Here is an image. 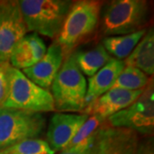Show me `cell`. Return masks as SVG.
Here are the masks:
<instances>
[{"mask_svg": "<svg viewBox=\"0 0 154 154\" xmlns=\"http://www.w3.org/2000/svg\"><path fill=\"white\" fill-rule=\"evenodd\" d=\"M6 89L0 107L37 113L55 110L51 94L11 64L6 68Z\"/></svg>", "mask_w": 154, "mask_h": 154, "instance_id": "cell-1", "label": "cell"}, {"mask_svg": "<svg viewBox=\"0 0 154 154\" xmlns=\"http://www.w3.org/2000/svg\"><path fill=\"white\" fill-rule=\"evenodd\" d=\"M51 87L55 110L75 112L85 109L88 84L77 66L75 51L65 57Z\"/></svg>", "mask_w": 154, "mask_h": 154, "instance_id": "cell-2", "label": "cell"}, {"mask_svg": "<svg viewBox=\"0 0 154 154\" xmlns=\"http://www.w3.org/2000/svg\"><path fill=\"white\" fill-rule=\"evenodd\" d=\"M101 1L82 0L72 4L56 42L66 57L77 45L94 33L100 18Z\"/></svg>", "mask_w": 154, "mask_h": 154, "instance_id": "cell-3", "label": "cell"}, {"mask_svg": "<svg viewBox=\"0 0 154 154\" xmlns=\"http://www.w3.org/2000/svg\"><path fill=\"white\" fill-rule=\"evenodd\" d=\"M19 7L28 32L57 37L73 2L67 0H21Z\"/></svg>", "mask_w": 154, "mask_h": 154, "instance_id": "cell-4", "label": "cell"}, {"mask_svg": "<svg viewBox=\"0 0 154 154\" xmlns=\"http://www.w3.org/2000/svg\"><path fill=\"white\" fill-rule=\"evenodd\" d=\"M150 14L148 2L115 0L106 7L102 20L105 35H126L144 29Z\"/></svg>", "mask_w": 154, "mask_h": 154, "instance_id": "cell-5", "label": "cell"}, {"mask_svg": "<svg viewBox=\"0 0 154 154\" xmlns=\"http://www.w3.org/2000/svg\"><path fill=\"white\" fill-rule=\"evenodd\" d=\"M45 125L42 113L0 107V151L22 140L37 139Z\"/></svg>", "mask_w": 154, "mask_h": 154, "instance_id": "cell-6", "label": "cell"}, {"mask_svg": "<svg viewBox=\"0 0 154 154\" xmlns=\"http://www.w3.org/2000/svg\"><path fill=\"white\" fill-rule=\"evenodd\" d=\"M109 125L132 129L136 132L151 133L154 125V91L152 80L142 94L129 106L110 116Z\"/></svg>", "mask_w": 154, "mask_h": 154, "instance_id": "cell-7", "label": "cell"}, {"mask_svg": "<svg viewBox=\"0 0 154 154\" xmlns=\"http://www.w3.org/2000/svg\"><path fill=\"white\" fill-rule=\"evenodd\" d=\"M28 33L18 1H0V64H9L11 52Z\"/></svg>", "mask_w": 154, "mask_h": 154, "instance_id": "cell-8", "label": "cell"}, {"mask_svg": "<svg viewBox=\"0 0 154 154\" xmlns=\"http://www.w3.org/2000/svg\"><path fill=\"white\" fill-rule=\"evenodd\" d=\"M136 131L105 125L96 131L90 154H143Z\"/></svg>", "mask_w": 154, "mask_h": 154, "instance_id": "cell-9", "label": "cell"}, {"mask_svg": "<svg viewBox=\"0 0 154 154\" xmlns=\"http://www.w3.org/2000/svg\"><path fill=\"white\" fill-rule=\"evenodd\" d=\"M144 89L126 90L122 88H111L98 99L89 103L84 109L86 115L93 116L100 122L110 116L127 108L142 94Z\"/></svg>", "mask_w": 154, "mask_h": 154, "instance_id": "cell-10", "label": "cell"}, {"mask_svg": "<svg viewBox=\"0 0 154 154\" xmlns=\"http://www.w3.org/2000/svg\"><path fill=\"white\" fill-rule=\"evenodd\" d=\"M88 118L86 114H54L50 120L46 134L50 147L55 152L66 148Z\"/></svg>", "mask_w": 154, "mask_h": 154, "instance_id": "cell-11", "label": "cell"}, {"mask_svg": "<svg viewBox=\"0 0 154 154\" xmlns=\"http://www.w3.org/2000/svg\"><path fill=\"white\" fill-rule=\"evenodd\" d=\"M63 57L61 46L55 41L46 50L41 60L33 66L22 69V72L37 86L46 89L51 86L59 71Z\"/></svg>", "mask_w": 154, "mask_h": 154, "instance_id": "cell-12", "label": "cell"}, {"mask_svg": "<svg viewBox=\"0 0 154 154\" xmlns=\"http://www.w3.org/2000/svg\"><path fill=\"white\" fill-rule=\"evenodd\" d=\"M46 46L38 33L26 34L11 52L10 64L19 70L36 64L46 52Z\"/></svg>", "mask_w": 154, "mask_h": 154, "instance_id": "cell-13", "label": "cell"}, {"mask_svg": "<svg viewBox=\"0 0 154 154\" xmlns=\"http://www.w3.org/2000/svg\"><path fill=\"white\" fill-rule=\"evenodd\" d=\"M124 67V61L111 58L105 66L89 79L85 97V108L89 103L112 88Z\"/></svg>", "mask_w": 154, "mask_h": 154, "instance_id": "cell-14", "label": "cell"}, {"mask_svg": "<svg viewBox=\"0 0 154 154\" xmlns=\"http://www.w3.org/2000/svg\"><path fill=\"white\" fill-rule=\"evenodd\" d=\"M125 66L134 67L146 75L154 73V33L152 28L145 33L135 48L124 61Z\"/></svg>", "mask_w": 154, "mask_h": 154, "instance_id": "cell-15", "label": "cell"}, {"mask_svg": "<svg viewBox=\"0 0 154 154\" xmlns=\"http://www.w3.org/2000/svg\"><path fill=\"white\" fill-rule=\"evenodd\" d=\"M111 59L102 44L87 51L75 52V62L82 74L92 77Z\"/></svg>", "mask_w": 154, "mask_h": 154, "instance_id": "cell-16", "label": "cell"}, {"mask_svg": "<svg viewBox=\"0 0 154 154\" xmlns=\"http://www.w3.org/2000/svg\"><path fill=\"white\" fill-rule=\"evenodd\" d=\"M146 33V29L144 28L126 35L107 37L103 40L102 45L108 53L121 60L129 56Z\"/></svg>", "mask_w": 154, "mask_h": 154, "instance_id": "cell-17", "label": "cell"}, {"mask_svg": "<svg viewBox=\"0 0 154 154\" xmlns=\"http://www.w3.org/2000/svg\"><path fill=\"white\" fill-rule=\"evenodd\" d=\"M150 82L148 75L134 67L125 66L118 75L112 88H122L126 90L145 89Z\"/></svg>", "mask_w": 154, "mask_h": 154, "instance_id": "cell-18", "label": "cell"}, {"mask_svg": "<svg viewBox=\"0 0 154 154\" xmlns=\"http://www.w3.org/2000/svg\"><path fill=\"white\" fill-rule=\"evenodd\" d=\"M0 154H55L49 144L41 139H30L0 151Z\"/></svg>", "mask_w": 154, "mask_h": 154, "instance_id": "cell-19", "label": "cell"}, {"mask_svg": "<svg viewBox=\"0 0 154 154\" xmlns=\"http://www.w3.org/2000/svg\"><path fill=\"white\" fill-rule=\"evenodd\" d=\"M99 124H100V122L98 120L97 117L93 116L91 117H88V120L84 122V124L77 131L75 135L72 138V140H70L69 144L67 146L66 148L74 146L77 144L82 142L86 139H88L90 135H92L99 128Z\"/></svg>", "mask_w": 154, "mask_h": 154, "instance_id": "cell-20", "label": "cell"}, {"mask_svg": "<svg viewBox=\"0 0 154 154\" xmlns=\"http://www.w3.org/2000/svg\"><path fill=\"white\" fill-rule=\"evenodd\" d=\"M97 131V130H96ZM96 131L82 142L61 151L59 154H90L93 149Z\"/></svg>", "mask_w": 154, "mask_h": 154, "instance_id": "cell-21", "label": "cell"}, {"mask_svg": "<svg viewBox=\"0 0 154 154\" xmlns=\"http://www.w3.org/2000/svg\"><path fill=\"white\" fill-rule=\"evenodd\" d=\"M9 64H0V104L4 99L6 89V68Z\"/></svg>", "mask_w": 154, "mask_h": 154, "instance_id": "cell-22", "label": "cell"}, {"mask_svg": "<svg viewBox=\"0 0 154 154\" xmlns=\"http://www.w3.org/2000/svg\"><path fill=\"white\" fill-rule=\"evenodd\" d=\"M143 154H153V152H152V150H150V149H149L147 152H145V151H144Z\"/></svg>", "mask_w": 154, "mask_h": 154, "instance_id": "cell-23", "label": "cell"}]
</instances>
